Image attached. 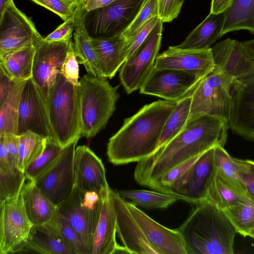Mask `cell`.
Segmentation results:
<instances>
[{
    "label": "cell",
    "instance_id": "33",
    "mask_svg": "<svg viewBox=\"0 0 254 254\" xmlns=\"http://www.w3.org/2000/svg\"><path fill=\"white\" fill-rule=\"evenodd\" d=\"M25 81L16 82L6 100L0 105V136L17 135L19 107Z\"/></svg>",
    "mask_w": 254,
    "mask_h": 254
},
{
    "label": "cell",
    "instance_id": "45",
    "mask_svg": "<svg viewBox=\"0 0 254 254\" xmlns=\"http://www.w3.org/2000/svg\"><path fill=\"white\" fill-rule=\"evenodd\" d=\"M79 18L77 10L76 13L72 17L64 21L53 32L44 38L45 40L52 42L71 40L72 32L75 30Z\"/></svg>",
    "mask_w": 254,
    "mask_h": 254
},
{
    "label": "cell",
    "instance_id": "31",
    "mask_svg": "<svg viewBox=\"0 0 254 254\" xmlns=\"http://www.w3.org/2000/svg\"><path fill=\"white\" fill-rule=\"evenodd\" d=\"M222 211L243 237L248 236L254 228V198L247 191L237 203Z\"/></svg>",
    "mask_w": 254,
    "mask_h": 254
},
{
    "label": "cell",
    "instance_id": "21",
    "mask_svg": "<svg viewBox=\"0 0 254 254\" xmlns=\"http://www.w3.org/2000/svg\"><path fill=\"white\" fill-rule=\"evenodd\" d=\"M74 187L82 192L109 190L101 160L87 146L76 147L74 158Z\"/></svg>",
    "mask_w": 254,
    "mask_h": 254
},
{
    "label": "cell",
    "instance_id": "10",
    "mask_svg": "<svg viewBox=\"0 0 254 254\" xmlns=\"http://www.w3.org/2000/svg\"><path fill=\"white\" fill-rule=\"evenodd\" d=\"M72 41L49 42L42 36L34 43L36 50L31 78L39 88L45 104Z\"/></svg>",
    "mask_w": 254,
    "mask_h": 254
},
{
    "label": "cell",
    "instance_id": "42",
    "mask_svg": "<svg viewBox=\"0 0 254 254\" xmlns=\"http://www.w3.org/2000/svg\"><path fill=\"white\" fill-rule=\"evenodd\" d=\"M57 14L64 21L72 17L79 6L74 0H30Z\"/></svg>",
    "mask_w": 254,
    "mask_h": 254
},
{
    "label": "cell",
    "instance_id": "47",
    "mask_svg": "<svg viewBox=\"0 0 254 254\" xmlns=\"http://www.w3.org/2000/svg\"><path fill=\"white\" fill-rule=\"evenodd\" d=\"M240 174L247 191L254 198V171L248 160H240Z\"/></svg>",
    "mask_w": 254,
    "mask_h": 254
},
{
    "label": "cell",
    "instance_id": "22",
    "mask_svg": "<svg viewBox=\"0 0 254 254\" xmlns=\"http://www.w3.org/2000/svg\"><path fill=\"white\" fill-rule=\"evenodd\" d=\"M116 234V215L109 190L104 196L100 216L94 233L92 254L127 253L124 246L117 242Z\"/></svg>",
    "mask_w": 254,
    "mask_h": 254
},
{
    "label": "cell",
    "instance_id": "16",
    "mask_svg": "<svg viewBox=\"0 0 254 254\" xmlns=\"http://www.w3.org/2000/svg\"><path fill=\"white\" fill-rule=\"evenodd\" d=\"M109 194L116 215L117 233L128 254H160L149 242L134 219L127 201L110 188Z\"/></svg>",
    "mask_w": 254,
    "mask_h": 254
},
{
    "label": "cell",
    "instance_id": "29",
    "mask_svg": "<svg viewBox=\"0 0 254 254\" xmlns=\"http://www.w3.org/2000/svg\"><path fill=\"white\" fill-rule=\"evenodd\" d=\"M24 250L43 254H71L60 238L45 224L32 226Z\"/></svg>",
    "mask_w": 254,
    "mask_h": 254
},
{
    "label": "cell",
    "instance_id": "53",
    "mask_svg": "<svg viewBox=\"0 0 254 254\" xmlns=\"http://www.w3.org/2000/svg\"><path fill=\"white\" fill-rule=\"evenodd\" d=\"M11 1L12 0H0V16Z\"/></svg>",
    "mask_w": 254,
    "mask_h": 254
},
{
    "label": "cell",
    "instance_id": "51",
    "mask_svg": "<svg viewBox=\"0 0 254 254\" xmlns=\"http://www.w3.org/2000/svg\"><path fill=\"white\" fill-rule=\"evenodd\" d=\"M235 0H212L210 13L219 14L224 12L233 4Z\"/></svg>",
    "mask_w": 254,
    "mask_h": 254
},
{
    "label": "cell",
    "instance_id": "35",
    "mask_svg": "<svg viewBox=\"0 0 254 254\" xmlns=\"http://www.w3.org/2000/svg\"><path fill=\"white\" fill-rule=\"evenodd\" d=\"M26 180L25 173L16 165H0V205L20 195Z\"/></svg>",
    "mask_w": 254,
    "mask_h": 254
},
{
    "label": "cell",
    "instance_id": "30",
    "mask_svg": "<svg viewBox=\"0 0 254 254\" xmlns=\"http://www.w3.org/2000/svg\"><path fill=\"white\" fill-rule=\"evenodd\" d=\"M45 225L60 238L71 254H91L80 234L56 210Z\"/></svg>",
    "mask_w": 254,
    "mask_h": 254
},
{
    "label": "cell",
    "instance_id": "39",
    "mask_svg": "<svg viewBox=\"0 0 254 254\" xmlns=\"http://www.w3.org/2000/svg\"><path fill=\"white\" fill-rule=\"evenodd\" d=\"M46 139L31 131L19 135L17 165L20 170L24 172L27 167L42 153Z\"/></svg>",
    "mask_w": 254,
    "mask_h": 254
},
{
    "label": "cell",
    "instance_id": "20",
    "mask_svg": "<svg viewBox=\"0 0 254 254\" xmlns=\"http://www.w3.org/2000/svg\"><path fill=\"white\" fill-rule=\"evenodd\" d=\"M131 214L146 238L160 254H187L181 234L158 223L137 206L127 201Z\"/></svg>",
    "mask_w": 254,
    "mask_h": 254
},
{
    "label": "cell",
    "instance_id": "38",
    "mask_svg": "<svg viewBox=\"0 0 254 254\" xmlns=\"http://www.w3.org/2000/svg\"><path fill=\"white\" fill-rule=\"evenodd\" d=\"M214 163L215 171L235 186L247 191L240 174V159L231 157L224 147H214Z\"/></svg>",
    "mask_w": 254,
    "mask_h": 254
},
{
    "label": "cell",
    "instance_id": "23",
    "mask_svg": "<svg viewBox=\"0 0 254 254\" xmlns=\"http://www.w3.org/2000/svg\"><path fill=\"white\" fill-rule=\"evenodd\" d=\"M97 63L105 78H112L127 58L126 39L121 35L91 39Z\"/></svg>",
    "mask_w": 254,
    "mask_h": 254
},
{
    "label": "cell",
    "instance_id": "11",
    "mask_svg": "<svg viewBox=\"0 0 254 254\" xmlns=\"http://www.w3.org/2000/svg\"><path fill=\"white\" fill-rule=\"evenodd\" d=\"M0 208V254L23 251L33 224L26 213L21 194Z\"/></svg>",
    "mask_w": 254,
    "mask_h": 254
},
{
    "label": "cell",
    "instance_id": "50",
    "mask_svg": "<svg viewBox=\"0 0 254 254\" xmlns=\"http://www.w3.org/2000/svg\"><path fill=\"white\" fill-rule=\"evenodd\" d=\"M115 0H83L78 6L80 12H85L110 4Z\"/></svg>",
    "mask_w": 254,
    "mask_h": 254
},
{
    "label": "cell",
    "instance_id": "48",
    "mask_svg": "<svg viewBox=\"0 0 254 254\" xmlns=\"http://www.w3.org/2000/svg\"><path fill=\"white\" fill-rule=\"evenodd\" d=\"M0 141L4 144L11 160L17 165L18 153L19 135L10 134L0 136Z\"/></svg>",
    "mask_w": 254,
    "mask_h": 254
},
{
    "label": "cell",
    "instance_id": "12",
    "mask_svg": "<svg viewBox=\"0 0 254 254\" xmlns=\"http://www.w3.org/2000/svg\"><path fill=\"white\" fill-rule=\"evenodd\" d=\"M201 80L186 71L154 68L140 93L177 102L191 94Z\"/></svg>",
    "mask_w": 254,
    "mask_h": 254
},
{
    "label": "cell",
    "instance_id": "4",
    "mask_svg": "<svg viewBox=\"0 0 254 254\" xmlns=\"http://www.w3.org/2000/svg\"><path fill=\"white\" fill-rule=\"evenodd\" d=\"M46 106L52 140L64 148L81 137L79 84L71 83L58 73Z\"/></svg>",
    "mask_w": 254,
    "mask_h": 254
},
{
    "label": "cell",
    "instance_id": "26",
    "mask_svg": "<svg viewBox=\"0 0 254 254\" xmlns=\"http://www.w3.org/2000/svg\"><path fill=\"white\" fill-rule=\"evenodd\" d=\"M224 12L209 14L176 47L187 50H205L219 38L223 25Z\"/></svg>",
    "mask_w": 254,
    "mask_h": 254
},
{
    "label": "cell",
    "instance_id": "28",
    "mask_svg": "<svg viewBox=\"0 0 254 254\" xmlns=\"http://www.w3.org/2000/svg\"><path fill=\"white\" fill-rule=\"evenodd\" d=\"M245 30L254 35V0H235L224 12L220 37L229 32Z\"/></svg>",
    "mask_w": 254,
    "mask_h": 254
},
{
    "label": "cell",
    "instance_id": "46",
    "mask_svg": "<svg viewBox=\"0 0 254 254\" xmlns=\"http://www.w3.org/2000/svg\"><path fill=\"white\" fill-rule=\"evenodd\" d=\"M183 4L181 0H158L159 17L162 22H169L177 18Z\"/></svg>",
    "mask_w": 254,
    "mask_h": 254
},
{
    "label": "cell",
    "instance_id": "57",
    "mask_svg": "<svg viewBox=\"0 0 254 254\" xmlns=\"http://www.w3.org/2000/svg\"><path fill=\"white\" fill-rule=\"evenodd\" d=\"M181 0V1H182V3H183V2H184V0Z\"/></svg>",
    "mask_w": 254,
    "mask_h": 254
},
{
    "label": "cell",
    "instance_id": "40",
    "mask_svg": "<svg viewBox=\"0 0 254 254\" xmlns=\"http://www.w3.org/2000/svg\"><path fill=\"white\" fill-rule=\"evenodd\" d=\"M63 148L51 138H47L42 153L26 169L28 180L35 181L46 172L58 160Z\"/></svg>",
    "mask_w": 254,
    "mask_h": 254
},
{
    "label": "cell",
    "instance_id": "1",
    "mask_svg": "<svg viewBox=\"0 0 254 254\" xmlns=\"http://www.w3.org/2000/svg\"><path fill=\"white\" fill-rule=\"evenodd\" d=\"M228 121L203 115L189 122L176 136L151 156L137 162L134 178L148 187L173 168L217 145L224 147Z\"/></svg>",
    "mask_w": 254,
    "mask_h": 254
},
{
    "label": "cell",
    "instance_id": "43",
    "mask_svg": "<svg viewBox=\"0 0 254 254\" xmlns=\"http://www.w3.org/2000/svg\"><path fill=\"white\" fill-rule=\"evenodd\" d=\"M78 63L72 41L62 64L60 73L69 82L75 85L79 84Z\"/></svg>",
    "mask_w": 254,
    "mask_h": 254
},
{
    "label": "cell",
    "instance_id": "55",
    "mask_svg": "<svg viewBox=\"0 0 254 254\" xmlns=\"http://www.w3.org/2000/svg\"><path fill=\"white\" fill-rule=\"evenodd\" d=\"M248 236L254 239V228L250 232Z\"/></svg>",
    "mask_w": 254,
    "mask_h": 254
},
{
    "label": "cell",
    "instance_id": "15",
    "mask_svg": "<svg viewBox=\"0 0 254 254\" xmlns=\"http://www.w3.org/2000/svg\"><path fill=\"white\" fill-rule=\"evenodd\" d=\"M229 128L246 140L254 141V74L234 82Z\"/></svg>",
    "mask_w": 254,
    "mask_h": 254
},
{
    "label": "cell",
    "instance_id": "36",
    "mask_svg": "<svg viewBox=\"0 0 254 254\" xmlns=\"http://www.w3.org/2000/svg\"><path fill=\"white\" fill-rule=\"evenodd\" d=\"M124 198L130 200L134 205L146 209L166 208L178 200L172 194L144 190H130L118 191Z\"/></svg>",
    "mask_w": 254,
    "mask_h": 254
},
{
    "label": "cell",
    "instance_id": "9",
    "mask_svg": "<svg viewBox=\"0 0 254 254\" xmlns=\"http://www.w3.org/2000/svg\"><path fill=\"white\" fill-rule=\"evenodd\" d=\"M79 139L63 148L53 166L35 181L40 190L56 206L66 199L74 187V158Z\"/></svg>",
    "mask_w": 254,
    "mask_h": 254
},
{
    "label": "cell",
    "instance_id": "25",
    "mask_svg": "<svg viewBox=\"0 0 254 254\" xmlns=\"http://www.w3.org/2000/svg\"><path fill=\"white\" fill-rule=\"evenodd\" d=\"M27 180L20 193L26 213L33 225H44L53 216L56 206L43 193L34 181Z\"/></svg>",
    "mask_w": 254,
    "mask_h": 254
},
{
    "label": "cell",
    "instance_id": "18",
    "mask_svg": "<svg viewBox=\"0 0 254 254\" xmlns=\"http://www.w3.org/2000/svg\"><path fill=\"white\" fill-rule=\"evenodd\" d=\"M211 50L215 68L232 76L235 81L254 74V58L242 42L227 38Z\"/></svg>",
    "mask_w": 254,
    "mask_h": 254
},
{
    "label": "cell",
    "instance_id": "52",
    "mask_svg": "<svg viewBox=\"0 0 254 254\" xmlns=\"http://www.w3.org/2000/svg\"><path fill=\"white\" fill-rule=\"evenodd\" d=\"M242 43L254 58V39L243 42Z\"/></svg>",
    "mask_w": 254,
    "mask_h": 254
},
{
    "label": "cell",
    "instance_id": "56",
    "mask_svg": "<svg viewBox=\"0 0 254 254\" xmlns=\"http://www.w3.org/2000/svg\"><path fill=\"white\" fill-rule=\"evenodd\" d=\"M75 0L78 3V4L79 5L81 3V2L83 0Z\"/></svg>",
    "mask_w": 254,
    "mask_h": 254
},
{
    "label": "cell",
    "instance_id": "8",
    "mask_svg": "<svg viewBox=\"0 0 254 254\" xmlns=\"http://www.w3.org/2000/svg\"><path fill=\"white\" fill-rule=\"evenodd\" d=\"M163 22L160 19L144 41L127 58L120 69L121 83L130 94L140 89L154 68L161 46Z\"/></svg>",
    "mask_w": 254,
    "mask_h": 254
},
{
    "label": "cell",
    "instance_id": "37",
    "mask_svg": "<svg viewBox=\"0 0 254 254\" xmlns=\"http://www.w3.org/2000/svg\"><path fill=\"white\" fill-rule=\"evenodd\" d=\"M191 94L177 101L163 127L158 149L166 144L185 127L190 110Z\"/></svg>",
    "mask_w": 254,
    "mask_h": 254
},
{
    "label": "cell",
    "instance_id": "19",
    "mask_svg": "<svg viewBox=\"0 0 254 254\" xmlns=\"http://www.w3.org/2000/svg\"><path fill=\"white\" fill-rule=\"evenodd\" d=\"M154 68L180 70L193 74L202 79L214 70L215 64L211 48L187 50L170 46L158 55Z\"/></svg>",
    "mask_w": 254,
    "mask_h": 254
},
{
    "label": "cell",
    "instance_id": "24",
    "mask_svg": "<svg viewBox=\"0 0 254 254\" xmlns=\"http://www.w3.org/2000/svg\"><path fill=\"white\" fill-rule=\"evenodd\" d=\"M80 192L74 187L69 196L56 206V210L80 234L92 254L94 229L81 204Z\"/></svg>",
    "mask_w": 254,
    "mask_h": 254
},
{
    "label": "cell",
    "instance_id": "27",
    "mask_svg": "<svg viewBox=\"0 0 254 254\" xmlns=\"http://www.w3.org/2000/svg\"><path fill=\"white\" fill-rule=\"evenodd\" d=\"M35 50L34 44H32L17 50L0 54V67L14 81L26 80L32 77Z\"/></svg>",
    "mask_w": 254,
    "mask_h": 254
},
{
    "label": "cell",
    "instance_id": "54",
    "mask_svg": "<svg viewBox=\"0 0 254 254\" xmlns=\"http://www.w3.org/2000/svg\"><path fill=\"white\" fill-rule=\"evenodd\" d=\"M248 161L249 163L250 164L251 168L254 171V161L250 160H248Z\"/></svg>",
    "mask_w": 254,
    "mask_h": 254
},
{
    "label": "cell",
    "instance_id": "6",
    "mask_svg": "<svg viewBox=\"0 0 254 254\" xmlns=\"http://www.w3.org/2000/svg\"><path fill=\"white\" fill-rule=\"evenodd\" d=\"M234 79L214 68L202 79L191 93L189 117L186 125L203 115L223 118L228 121L232 103V89Z\"/></svg>",
    "mask_w": 254,
    "mask_h": 254
},
{
    "label": "cell",
    "instance_id": "49",
    "mask_svg": "<svg viewBox=\"0 0 254 254\" xmlns=\"http://www.w3.org/2000/svg\"><path fill=\"white\" fill-rule=\"evenodd\" d=\"M16 82L0 67V105L6 100Z\"/></svg>",
    "mask_w": 254,
    "mask_h": 254
},
{
    "label": "cell",
    "instance_id": "34",
    "mask_svg": "<svg viewBox=\"0 0 254 254\" xmlns=\"http://www.w3.org/2000/svg\"><path fill=\"white\" fill-rule=\"evenodd\" d=\"M73 35V47L78 63L83 64L88 73L97 77H103L97 63L91 39L79 18Z\"/></svg>",
    "mask_w": 254,
    "mask_h": 254
},
{
    "label": "cell",
    "instance_id": "14",
    "mask_svg": "<svg viewBox=\"0 0 254 254\" xmlns=\"http://www.w3.org/2000/svg\"><path fill=\"white\" fill-rule=\"evenodd\" d=\"M41 37L31 20L11 1L0 16V54L34 44Z\"/></svg>",
    "mask_w": 254,
    "mask_h": 254
},
{
    "label": "cell",
    "instance_id": "5",
    "mask_svg": "<svg viewBox=\"0 0 254 254\" xmlns=\"http://www.w3.org/2000/svg\"><path fill=\"white\" fill-rule=\"evenodd\" d=\"M118 88L104 77L87 73L79 79L81 136L93 137L105 128L116 108L120 97Z\"/></svg>",
    "mask_w": 254,
    "mask_h": 254
},
{
    "label": "cell",
    "instance_id": "44",
    "mask_svg": "<svg viewBox=\"0 0 254 254\" xmlns=\"http://www.w3.org/2000/svg\"><path fill=\"white\" fill-rule=\"evenodd\" d=\"M160 19L159 16H154L151 18L140 27L132 38L127 41L125 50L127 58L131 55L144 41Z\"/></svg>",
    "mask_w": 254,
    "mask_h": 254
},
{
    "label": "cell",
    "instance_id": "3",
    "mask_svg": "<svg viewBox=\"0 0 254 254\" xmlns=\"http://www.w3.org/2000/svg\"><path fill=\"white\" fill-rule=\"evenodd\" d=\"M195 204L177 229L187 254H233L237 233L223 212L207 200Z\"/></svg>",
    "mask_w": 254,
    "mask_h": 254
},
{
    "label": "cell",
    "instance_id": "13",
    "mask_svg": "<svg viewBox=\"0 0 254 254\" xmlns=\"http://www.w3.org/2000/svg\"><path fill=\"white\" fill-rule=\"evenodd\" d=\"M31 131L51 139L48 112L42 94L32 78L25 81L19 107L17 135Z\"/></svg>",
    "mask_w": 254,
    "mask_h": 254
},
{
    "label": "cell",
    "instance_id": "7",
    "mask_svg": "<svg viewBox=\"0 0 254 254\" xmlns=\"http://www.w3.org/2000/svg\"><path fill=\"white\" fill-rule=\"evenodd\" d=\"M144 0H115L110 4L78 14L91 39L120 35L131 24Z\"/></svg>",
    "mask_w": 254,
    "mask_h": 254
},
{
    "label": "cell",
    "instance_id": "41",
    "mask_svg": "<svg viewBox=\"0 0 254 254\" xmlns=\"http://www.w3.org/2000/svg\"><path fill=\"white\" fill-rule=\"evenodd\" d=\"M154 16H159L158 0H144L134 20L121 35L126 41H128L147 20Z\"/></svg>",
    "mask_w": 254,
    "mask_h": 254
},
{
    "label": "cell",
    "instance_id": "17",
    "mask_svg": "<svg viewBox=\"0 0 254 254\" xmlns=\"http://www.w3.org/2000/svg\"><path fill=\"white\" fill-rule=\"evenodd\" d=\"M214 173L213 147L199 156L171 194L192 204L205 200Z\"/></svg>",
    "mask_w": 254,
    "mask_h": 254
},
{
    "label": "cell",
    "instance_id": "32",
    "mask_svg": "<svg viewBox=\"0 0 254 254\" xmlns=\"http://www.w3.org/2000/svg\"><path fill=\"white\" fill-rule=\"evenodd\" d=\"M246 192L229 183L215 170L206 200L223 210L237 203Z\"/></svg>",
    "mask_w": 254,
    "mask_h": 254
},
{
    "label": "cell",
    "instance_id": "2",
    "mask_svg": "<svg viewBox=\"0 0 254 254\" xmlns=\"http://www.w3.org/2000/svg\"><path fill=\"white\" fill-rule=\"evenodd\" d=\"M177 102L158 100L143 106L126 118L109 140L107 154L115 165L138 162L158 149L164 124Z\"/></svg>",
    "mask_w": 254,
    "mask_h": 254
}]
</instances>
